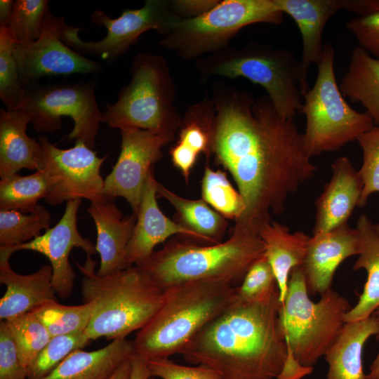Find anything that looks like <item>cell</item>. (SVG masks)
I'll return each instance as SVG.
<instances>
[{
    "label": "cell",
    "mask_w": 379,
    "mask_h": 379,
    "mask_svg": "<svg viewBox=\"0 0 379 379\" xmlns=\"http://www.w3.org/2000/svg\"><path fill=\"white\" fill-rule=\"evenodd\" d=\"M359 252L357 230L348 223L311 237L300 266L308 293L321 295L331 289L333 278L340 264L359 255Z\"/></svg>",
    "instance_id": "e0dca14e"
},
{
    "label": "cell",
    "mask_w": 379,
    "mask_h": 379,
    "mask_svg": "<svg viewBox=\"0 0 379 379\" xmlns=\"http://www.w3.org/2000/svg\"><path fill=\"white\" fill-rule=\"evenodd\" d=\"M258 234L275 274L281 303L287 293L288 276L293 268L302 265L311 237L302 231L291 233L287 226L275 221L262 226Z\"/></svg>",
    "instance_id": "4316f807"
},
{
    "label": "cell",
    "mask_w": 379,
    "mask_h": 379,
    "mask_svg": "<svg viewBox=\"0 0 379 379\" xmlns=\"http://www.w3.org/2000/svg\"><path fill=\"white\" fill-rule=\"evenodd\" d=\"M131 359L121 364L109 379H130L131 371Z\"/></svg>",
    "instance_id": "f907efd6"
},
{
    "label": "cell",
    "mask_w": 379,
    "mask_h": 379,
    "mask_svg": "<svg viewBox=\"0 0 379 379\" xmlns=\"http://www.w3.org/2000/svg\"><path fill=\"white\" fill-rule=\"evenodd\" d=\"M15 1H0V27L7 28L10 24Z\"/></svg>",
    "instance_id": "c3c4849f"
},
{
    "label": "cell",
    "mask_w": 379,
    "mask_h": 379,
    "mask_svg": "<svg viewBox=\"0 0 379 379\" xmlns=\"http://www.w3.org/2000/svg\"><path fill=\"white\" fill-rule=\"evenodd\" d=\"M212 98L213 155L232 176L246 205L233 229L258 234L272 213L284 211L316 166L293 119L281 115L267 95L254 98L221 81L214 84Z\"/></svg>",
    "instance_id": "6da1fadb"
},
{
    "label": "cell",
    "mask_w": 379,
    "mask_h": 379,
    "mask_svg": "<svg viewBox=\"0 0 379 379\" xmlns=\"http://www.w3.org/2000/svg\"><path fill=\"white\" fill-rule=\"evenodd\" d=\"M91 340L85 331L52 337L27 368V379H39L49 374L74 351Z\"/></svg>",
    "instance_id": "8d00e7d4"
},
{
    "label": "cell",
    "mask_w": 379,
    "mask_h": 379,
    "mask_svg": "<svg viewBox=\"0 0 379 379\" xmlns=\"http://www.w3.org/2000/svg\"><path fill=\"white\" fill-rule=\"evenodd\" d=\"M157 194V197L166 199L175 208L180 224L199 235L204 241L212 244L220 242L227 221L205 201L181 197L158 181Z\"/></svg>",
    "instance_id": "f546056e"
},
{
    "label": "cell",
    "mask_w": 379,
    "mask_h": 379,
    "mask_svg": "<svg viewBox=\"0 0 379 379\" xmlns=\"http://www.w3.org/2000/svg\"><path fill=\"white\" fill-rule=\"evenodd\" d=\"M29 114L22 109H0V177L17 173L22 168L41 171L43 152L38 140L27 134Z\"/></svg>",
    "instance_id": "cb8c5ba5"
},
{
    "label": "cell",
    "mask_w": 379,
    "mask_h": 379,
    "mask_svg": "<svg viewBox=\"0 0 379 379\" xmlns=\"http://www.w3.org/2000/svg\"><path fill=\"white\" fill-rule=\"evenodd\" d=\"M375 225L376 230H377L378 232H379V223L375 224Z\"/></svg>",
    "instance_id": "816d5d0a"
},
{
    "label": "cell",
    "mask_w": 379,
    "mask_h": 379,
    "mask_svg": "<svg viewBox=\"0 0 379 379\" xmlns=\"http://www.w3.org/2000/svg\"><path fill=\"white\" fill-rule=\"evenodd\" d=\"M13 253L10 248L0 247V282L6 287L0 300L1 320L32 312L57 300L51 265H45L33 273L20 274L11 267L9 260Z\"/></svg>",
    "instance_id": "ffe728a7"
},
{
    "label": "cell",
    "mask_w": 379,
    "mask_h": 379,
    "mask_svg": "<svg viewBox=\"0 0 379 379\" xmlns=\"http://www.w3.org/2000/svg\"><path fill=\"white\" fill-rule=\"evenodd\" d=\"M87 211L96 229L95 248L100 258L97 273L105 276L131 267L126 260V253L137 215L133 213L124 216L114 199L106 197L91 202Z\"/></svg>",
    "instance_id": "44dd1931"
},
{
    "label": "cell",
    "mask_w": 379,
    "mask_h": 379,
    "mask_svg": "<svg viewBox=\"0 0 379 379\" xmlns=\"http://www.w3.org/2000/svg\"><path fill=\"white\" fill-rule=\"evenodd\" d=\"M43 152V173L48 185L45 201L58 206L64 201L102 199L104 179L100 168L107 155L99 157L81 141L69 149L57 147L46 135L38 138Z\"/></svg>",
    "instance_id": "4fadbf2b"
},
{
    "label": "cell",
    "mask_w": 379,
    "mask_h": 379,
    "mask_svg": "<svg viewBox=\"0 0 379 379\" xmlns=\"http://www.w3.org/2000/svg\"><path fill=\"white\" fill-rule=\"evenodd\" d=\"M265 254L257 233L234 230L223 242L199 246L170 241L137 266L163 290L181 283L218 279L242 281L250 267Z\"/></svg>",
    "instance_id": "5b68a950"
},
{
    "label": "cell",
    "mask_w": 379,
    "mask_h": 379,
    "mask_svg": "<svg viewBox=\"0 0 379 379\" xmlns=\"http://www.w3.org/2000/svg\"><path fill=\"white\" fill-rule=\"evenodd\" d=\"M284 13L273 0H224L194 18L175 22L159 44L185 60H197L229 47L239 31L255 23L279 25Z\"/></svg>",
    "instance_id": "30bf717a"
},
{
    "label": "cell",
    "mask_w": 379,
    "mask_h": 379,
    "mask_svg": "<svg viewBox=\"0 0 379 379\" xmlns=\"http://www.w3.org/2000/svg\"><path fill=\"white\" fill-rule=\"evenodd\" d=\"M4 321L15 344L20 361L27 370L52 336L33 312Z\"/></svg>",
    "instance_id": "e575fe53"
},
{
    "label": "cell",
    "mask_w": 379,
    "mask_h": 379,
    "mask_svg": "<svg viewBox=\"0 0 379 379\" xmlns=\"http://www.w3.org/2000/svg\"><path fill=\"white\" fill-rule=\"evenodd\" d=\"M334 58L333 46L324 44L315 83L302 96L303 136L311 157L340 150L374 126L366 112L355 110L345 100L335 79Z\"/></svg>",
    "instance_id": "9c48e42d"
},
{
    "label": "cell",
    "mask_w": 379,
    "mask_h": 379,
    "mask_svg": "<svg viewBox=\"0 0 379 379\" xmlns=\"http://www.w3.org/2000/svg\"><path fill=\"white\" fill-rule=\"evenodd\" d=\"M48 185L41 171L28 175L18 173L0 180V211L33 213L41 199L46 197Z\"/></svg>",
    "instance_id": "4dcf8cb0"
},
{
    "label": "cell",
    "mask_w": 379,
    "mask_h": 379,
    "mask_svg": "<svg viewBox=\"0 0 379 379\" xmlns=\"http://www.w3.org/2000/svg\"><path fill=\"white\" fill-rule=\"evenodd\" d=\"M157 183L152 169L145 182L136 222L127 247L126 260L129 266L138 265L145 260L154 252L156 246L173 235L182 234L203 241L199 235L163 213L157 201Z\"/></svg>",
    "instance_id": "d6986e66"
},
{
    "label": "cell",
    "mask_w": 379,
    "mask_h": 379,
    "mask_svg": "<svg viewBox=\"0 0 379 379\" xmlns=\"http://www.w3.org/2000/svg\"><path fill=\"white\" fill-rule=\"evenodd\" d=\"M343 10L366 16L379 13V0H342Z\"/></svg>",
    "instance_id": "bcb514c9"
},
{
    "label": "cell",
    "mask_w": 379,
    "mask_h": 379,
    "mask_svg": "<svg viewBox=\"0 0 379 379\" xmlns=\"http://www.w3.org/2000/svg\"><path fill=\"white\" fill-rule=\"evenodd\" d=\"M278 289L275 274L265 254L250 267L241 284L237 286V296L245 300H260Z\"/></svg>",
    "instance_id": "ab89813d"
},
{
    "label": "cell",
    "mask_w": 379,
    "mask_h": 379,
    "mask_svg": "<svg viewBox=\"0 0 379 379\" xmlns=\"http://www.w3.org/2000/svg\"><path fill=\"white\" fill-rule=\"evenodd\" d=\"M219 2L218 0H171L173 11L180 20L199 17L213 9Z\"/></svg>",
    "instance_id": "ee69618b"
},
{
    "label": "cell",
    "mask_w": 379,
    "mask_h": 379,
    "mask_svg": "<svg viewBox=\"0 0 379 379\" xmlns=\"http://www.w3.org/2000/svg\"><path fill=\"white\" fill-rule=\"evenodd\" d=\"M236 293L237 286L218 279L187 281L168 288L160 308L133 340L135 353L147 360L180 354Z\"/></svg>",
    "instance_id": "277c9868"
},
{
    "label": "cell",
    "mask_w": 379,
    "mask_h": 379,
    "mask_svg": "<svg viewBox=\"0 0 379 379\" xmlns=\"http://www.w3.org/2000/svg\"><path fill=\"white\" fill-rule=\"evenodd\" d=\"M355 228L359 252L353 270H365L367 279L357 303L345 314V323L368 318L379 307V232L365 214L359 217Z\"/></svg>",
    "instance_id": "83f0119b"
},
{
    "label": "cell",
    "mask_w": 379,
    "mask_h": 379,
    "mask_svg": "<svg viewBox=\"0 0 379 379\" xmlns=\"http://www.w3.org/2000/svg\"><path fill=\"white\" fill-rule=\"evenodd\" d=\"M131 371L130 379H149L152 376L147 366V360L135 353L131 359Z\"/></svg>",
    "instance_id": "7dc6e473"
},
{
    "label": "cell",
    "mask_w": 379,
    "mask_h": 379,
    "mask_svg": "<svg viewBox=\"0 0 379 379\" xmlns=\"http://www.w3.org/2000/svg\"><path fill=\"white\" fill-rule=\"evenodd\" d=\"M32 312L54 337L85 331L91 321L92 305L88 302L65 305L55 300L40 306Z\"/></svg>",
    "instance_id": "836d02e7"
},
{
    "label": "cell",
    "mask_w": 379,
    "mask_h": 379,
    "mask_svg": "<svg viewBox=\"0 0 379 379\" xmlns=\"http://www.w3.org/2000/svg\"><path fill=\"white\" fill-rule=\"evenodd\" d=\"M332 175L315 202L312 233L330 232L344 224L359 206L363 190L361 176L347 157L337 158L331 165Z\"/></svg>",
    "instance_id": "ac0fdd59"
},
{
    "label": "cell",
    "mask_w": 379,
    "mask_h": 379,
    "mask_svg": "<svg viewBox=\"0 0 379 379\" xmlns=\"http://www.w3.org/2000/svg\"><path fill=\"white\" fill-rule=\"evenodd\" d=\"M287 354L281 370L276 379H302L313 371L312 366H306L298 361L286 346Z\"/></svg>",
    "instance_id": "f6af8a7d"
},
{
    "label": "cell",
    "mask_w": 379,
    "mask_h": 379,
    "mask_svg": "<svg viewBox=\"0 0 379 379\" xmlns=\"http://www.w3.org/2000/svg\"><path fill=\"white\" fill-rule=\"evenodd\" d=\"M357 141L362 151V164L359 173L363 190L359 207H364L372 194L379 192V126H374Z\"/></svg>",
    "instance_id": "f35d334b"
},
{
    "label": "cell",
    "mask_w": 379,
    "mask_h": 379,
    "mask_svg": "<svg viewBox=\"0 0 379 379\" xmlns=\"http://www.w3.org/2000/svg\"><path fill=\"white\" fill-rule=\"evenodd\" d=\"M344 97L360 103L379 126V60L359 46L352 53L347 69L339 84Z\"/></svg>",
    "instance_id": "f1b7e54d"
},
{
    "label": "cell",
    "mask_w": 379,
    "mask_h": 379,
    "mask_svg": "<svg viewBox=\"0 0 379 379\" xmlns=\"http://www.w3.org/2000/svg\"><path fill=\"white\" fill-rule=\"evenodd\" d=\"M49 211L38 204L31 213L0 211V247L12 248L29 242L50 227Z\"/></svg>",
    "instance_id": "1f68e13d"
},
{
    "label": "cell",
    "mask_w": 379,
    "mask_h": 379,
    "mask_svg": "<svg viewBox=\"0 0 379 379\" xmlns=\"http://www.w3.org/2000/svg\"><path fill=\"white\" fill-rule=\"evenodd\" d=\"M278 314V330L286 345L302 365L312 366L324 355L345 321L349 301L330 289L313 302L301 267L293 269Z\"/></svg>",
    "instance_id": "ba28073f"
},
{
    "label": "cell",
    "mask_w": 379,
    "mask_h": 379,
    "mask_svg": "<svg viewBox=\"0 0 379 379\" xmlns=\"http://www.w3.org/2000/svg\"><path fill=\"white\" fill-rule=\"evenodd\" d=\"M372 315L377 319L379 324V307L375 310ZM376 338L378 340L379 339V334ZM366 379H379V351L369 367V371L368 373L366 375Z\"/></svg>",
    "instance_id": "681fc988"
},
{
    "label": "cell",
    "mask_w": 379,
    "mask_h": 379,
    "mask_svg": "<svg viewBox=\"0 0 379 379\" xmlns=\"http://www.w3.org/2000/svg\"><path fill=\"white\" fill-rule=\"evenodd\" d=\"M152 377L161 379H220L213 369L203 365L182 366L168 358H154L147 360Z\"/></svg>",
    "instance_id": "60d3db41"
},
{
    "label": "cell",
    "mask_w": 379,
    "mask_h": 379,
    "mask_svg": "<svg viewBox=\"0 0 379 379\" xmlns=\"http://www.w3.org/2000/svg\"><path fill=\"white\" fill-rule=\"evenodd\" d=\"M16 44L8 29L0 27V98L7 110L20 107L25 92L15 55Z\"/></svg>",
    "instance_id": "d590c367"
},
{
    "label": "cell",
    "mask_w": 379,
    "mask_h": 379,
    "mask_svg": "<svg viewBox=\"0 0 379 379\" xmlns=\"http://www.w3.org/2000/svg\"><path fill=\"white\" fill-rule=\"evenodd\" d=\"M120 134L121 151L104 180L103 195L112 199L124 198L137 215L149 173L162 157L163 147L175 135L135 128H121Z\"/></svg>",
    "instance_id": "5bb4252c"
},
{
    "label": "cell",
    "mask_w": 379,
    "mask_h": 379,
    "mask_svg": "<svg viewBox=\"0 0 379 379\" xmlns=\"http://www.w3.org/2000/svg\"><path fill=\"white\" fill-rule=\"evenodd\" d=\"M195 67L201 82L214 76L243 77L261 86L283 117L293 119L300 112L303 84L301 61L289 49L251 42L206 55L196 61Z\"/></svg>",
    "instance_id": "8992f818"
},
{
    "label": "cell",
    "mask_w": 379,
    "mask_h": 379,
    "mask_svg": "<svg viewBox=\"0 0 379 379\" xmlns=\"http://www.w3.org/2000/svg\"><path fill=\"white\" fill-rule=\"evenodd\" d=\"M131 79L107 104L101 122L110 128H135L158 133L178 132L182 117L174 101L177 90L168 65L159 54H136L130 67Z\"/></svg>",
    "instance_id": "52a82bcc"
},
{
    "label": "cell",
    "mask_w": 379,
    "mask_h": 379,
    "mask_svg": "<svg viewBox=\"0 0 379 379\" xmlns=\"http://www.w3.org/2000/svg\"><path fill=\"white\" fill-rule=\"evenodd\" d=\"M379 334V324L371 315L363 320L345 323L324 354L328 369L326 379H366L362 352L366 340Z\"/></svg>",
    "instance_id": "484cf974"
},
{
    "label": "cell",
    "mask_w": 379,
    "mask_h": 379,
    "mask_svg": "<svg viewBox=\"0 0 379 379\" xmlns=\"http://www.w3.org/2000/svg\"><path fill=\"white\" fill-rule=\"evenodd\" d=\"M76 265L83 276V302L92 305L91 321L85 331L91 340L126 338L145 327L162 305L165 291L137 265L100 276L91 255L83 265L77 261Z\"/></svg>",
    "instance_id": "3957f363"
},
{
    "label": "cell",
    "mask_w": 379,
    "mask_h": 379,
    "mask_svg": "<svg viewBox=\"0 0 379 379\" xmlns=\"http://www.w3.org/2000/svg\"><path fill=\"white\" fill-rule=\"evenodd\" d=\"M278 8L296 23L302 39V95L309 90L307 75L312 64L321 61L324 29L336 13L343 10L342 0H273Z\"/></svg>",
    "instance_id": "603a6c76"
},
{
    "label": "cell",
    "mask_w": 379,
    "mask_h": 379,
    "mask_svg": "<svg viewBox=\"0 0 379 379\" xmlns=\"http://www.w3.org/2000/svg\"><path fill=\"white\" fill-rule=\"evenodd\" d=\"M180 20L172 9L171 0H147L139 8L124 9L116 18L100 10L93 11L92 22L107 29L106 36L99 41H83L79 36L81 29L67 24L61 38L66 45L82 55L114 62L124 55L143 33L155 29L163 36Z\"/></svg>",
    "instance_id": "7c38bea8"
},
{
    "label": "cell",
    "mask_w": 379,
    "mask_h": 379,
    "mask_svg": "<svg viewBox=\"0 0 379 379\" xmlns=\"http://www.w3.org/2000/svg\"><path fill=\"white\" fill-rule=\"evenodd\" d=\"M0 379H27V370L4 320L0 321Z\"/></svg>",
    "instance_id": "b9f144b4"
},
{
    "label": "cell",
    "mask_w": 379,
    "mask_h": 379,
    "mask_svg": "<svg viewBox=\"0 0 379 379\" xmlns=\"http://www.w3.org/2000/svg\"><path fill=\"white\" fill-rule=\"evenodd\" d=\"M202 199L226 219L237 220L246 209L244 200L227 174L205 166L201 180Z\"/></svg>",
    "instance_id": "d6a6232c"
},
{
    "label": "cell",
    "mask_w": 379,
    "mask_h": 379,
    "mask_svg": "<svg viewBox=\"0 0 379 379\" xmlns=\"http://www.w3.org/2000/svg\"><path fill=\"white\" fill-rule=\"evenodd\" d=\"M65 25L62 17H56L50 12L38 39L15 44V55L24 88L45 76L95 74L103 70L99 63L63 42L61 37Z\"/></svg>",
    "instance_id": "9a60e30c"
},
{
    "label": "cell",
    "mask_w": 379,
    "mask_h": 379,
    "mask_svg": "<svg viewBox=\"0 0 379 379\" xmlns=\"http://www.w3.org/2000/svg\"><path fill=\"white\" fill-rule=\"evenodd\" d=\"M345 26L359 46L379 60V13L353 18Z\"/></svg>",
    "instance_id": "7bdbcfd3"
},
{
    "label": "cell",
    "mask_w": 379,
    "mask_h": 379,
    "mask_svg": "<svg viewBox=\"0 0 379 379\" xmlns=\"http://www.w3.org/2000/svg\"><path fill=\"white\" fill-rule=\"evenodd\" d=\"M215 129L216 110L212 97L206 95L187 107L178 130V141L169 150L173 166L187 183L198 157L204 154L208 160L213 154Z\"/></svg>",
    "instance_id": "7402d4cb"
},
{
    "label": "cell",
    "mask_w": 379,
    "mask_h": 379,
    "mask_svg": "<svg viewBox=\"0 0 379 379\" xmlns=\"http://www.w3.org/2000/svg\"><path fill=\"white\" fill-rule=\"evenodd\" d=\"M18 108L29 114L30 124L38 133L56 131L61 128V118L70 117L74 121V127L67 137L69 140L81 141L93 149L102 123V112L96 101L93 81L82 84L34 83L25 88Z\"/></svg>",
    "instance_id": "8fae6325"
},
{
    "label": "cell",
    "mask_w": 379,
    "mask_h": 379,
    "mask_svg": "<svg viewBox=\"0 0 379 379\" xmlns=\"http://www.w3.org/2000/svg\"><path fill=\"white\" fill-rule=\"evenodd\" d=\"M277 289L260 300L236 295L181 352L185 360L215 371L220 379H276L287 354L278 330Z\"/></svg>",
    "instance_id": "7a4b0ae2"
},
{
    "label": "cell",
    "mask_w": 379,
    "mask_h": 379,
    "mask_svg": "<svg viewBox=\"0 0 379 379\" xmlns=\"http://www.w3.org/2000/svg\"><path fill=\"white\" fill-rule=\"evenodd\" d=\"M81 202V199L67 201L63 215L54 227L29 242L8 248L13 253L27 250L46 256L52 267L53 286L62 299L70 296L74 286L76 274L69 260L72 248H80L91 256L97 252L95 245L78 230L77 213Z\"/></svg>",
    "instance_id": "2e32d148"
},
{
    "label": "cell",
    "mask_w": 379,
    "mask_h": 379,
    "mask_svg": "<svg viewBox=\"0 0 379 379\" xmlns=\"http://www.w3.org/2000/svg\"><path fill=\"white\" fill-rule=\"evenodd\" d=\"M47 0H16L6 28L18 44L31 43L41 35L51 12Z\"/></svg>",
    "instance_id": "74e56055"
},
{
    "label": "cell",
    "mask_w": 379,
    "mask_h": 379,
    "mask_svg": "<svg viewBox=\"0 0 379 379\" xmlns=\"http://www.w3.org/2000/svg\"><path fill=\"white\" fill-rule=\"evenodd\" d=\"M149 379H154V377H151Z\"/></svg>",
    "instance_id": "f5cc1de1"
},
{
    "label": "cell",
    "mask_w": 379,
    "mask_h": 379,
    "mask_svg": "<svg viewBox=\"0 0 379 379\" xmlns=\"http://www.w3.org/2000/svg\"><path fill=\"white\" fill-rule=\"evenodd\" d=\"M135 353L133 340L127 338L113 340L94 351L79 349L49 374L39 379H109Z\"/></svg>",
    "instance_id": "d4e9b609"
}]
</instances>
